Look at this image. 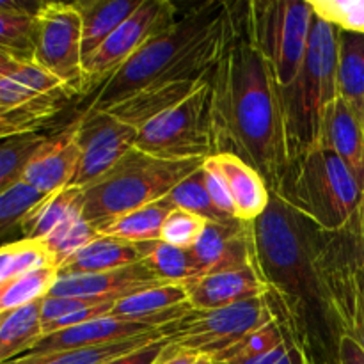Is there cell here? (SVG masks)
I'll return each mask as SVG.
<instances>
[{
	"label": "cell",
	"instance_id": "obj_38",
	"mask_svg": "<svg viewBox=\"0 0 364 364\" xmlns=\"http://www.w3.org/2000/svg\"><path fill=\"white\" fill-rule=\"evenodd\" d=\"M48 196L25 180L16 181L0 192V231L4 237L14 231V228H20Z\"/></svg>",
	"mask_w": 364,
	"mask_h": 364
},
{
	"label": "cell",
	"instance_id": "obj_49",
	"mask_svg": "<svg viewBox=\"0 0 364 364\" xmlns=\"http://www.w3.org/2000/svg\"><path fill=\"white\" fill-rule=\"evenodd\" d=\"M354 235H355V244H358V256H359V262H361L363 269H364V198L361 206H359V212L358 215L354 217Z\"/></svg>",
	"mask_w": 364,
	"mask_h": 364
},
{
	"label": "cell",
	"instance_id": "obj_37",
	"mask_svg": "<svg viewBox=\"0 0 364 364\" xmlns=\"http://www.w3.org/2000/svg\"><path fill=\"white\" fill-rule=\"evenodd\" d=\"M100 237H102L100 231L89 220H85L82 213H77L64 224H60L50 237L43 240V244L48 249L53 263L59 269L71 256L77 255L80 249H84L85 245H89Z\"/></svg>",
	"mask_w": 364,
	"mask_h": 364
},
{
	"label": "cell",
	"instance_id": "obj_10",
	"mask_svg": "<svg viewBox=\"0 0 364 364\" xmlns=\"http://www.w3.org/2000/svg\"><path fill=\"white\" fill-rule=\"evenodd\" d=\"M32 59L57 75L71 95L85 91L82 16L75 4L45 2L39 6Z\"/></svg>",
	"mask_w": 364,
	"mask_h": 364
},
{
	"label": "cell",
	"instance_id": "obj_13",
	"mask_svg": "<svg viewBox=\"0 0 364 364\" xmlns=\"http://www.w3.org/2000/svg\"><path fill=\"white\" fill-rule=\"evenodd\" d=\"M176 21V7L167 0H144L142 6L84 59L85 84L109 80L148 39Z\"/></svg>",
	"mask_w": 364,
	"mask_h": 364
},
{
	"label": "cell",
	"instance_id": "obj_22",
	"mask_svg": "<svg viewBox=\"0 0 364 364\" xmlns=\"http://www.w3.org/2000/svg\"><path fill=\"white\" fill-rule=\"evenodd\" d=\"M318 146L331 149L347 164L364 192V127L341 98L327 109Z\"/></svg>",
	"mask_w": 364,
	"mask_h": 364
},
{
	"label": "cell",
	"instance_id": "obj_14",
	"mask_svg": "<svg viewBox=\"0 0 364 364\" xmlns=\"http://www.w3.org/2000/svg\"><path fill=\"white\" fill-rule=\"evenodd\" d=\"M192 252L201 269V276L256 267L252 223L240 219H231L226 223L208 220L201 238L192 247Z\"/></svg>",
	"mask_w": 364,
	"mask_h": 364
},
{
	"label": "cell",
	"instance_id": "obj_46",
	"mask_svg": "<svg viewBox=\"0 0 364 364\" xmlns=\"http://www.w3.org/2000/svg\"><path fill=\"white\" fill-rule=\"evenodd\" d=\"M336 350L338 364H364L363 347L348 334H338Z\"/></svg>",
	"mask_w": 364,
	"mask_h": 364
},
{
	"label": "cell",
	"instance_id": "obj_7",
	"mask_svg": "<svg viewBox=\"0 0 364 364\" xmlns=\"http://www.w3.org/2000/svg\"><path fill=\"white\" fill-rule=\"evenodd\" d=\"M244 7L251 39L274 68L281 87H290L308 52L315 20L311 4L299 0H256L245 2Z\"/></svg>",
	"mask_w": 364,
	"mask_h": 364
},
{
	"label": "cell",
	"instance_id": "obj_28",
	"mask_svg": "<svg viewBox=\"0 0 364 364\" xmlns=\"http://www.w3.org/2000/svg\"><path fill=\"white\" fill-rule=\"evenodd\" d=\"M176 206L169 199L151 203L148 206L128 212L117 219L110 220L103 228H100V235L103 237L119 238V240L134 242V244H146V242H162V228Z\"/></svg>",
	"mask_w": 364,
	"mask_h": 364
},
{
	"label": "cell",
	"instance_id": "obj_41",
	"mask_svg": "<svg viewBox=\"0 0 364 364\" xmlns=\"http://www.w3.org/2000/svg\"><path fill=\"white\" fill-rule=\"evenodd\" d=\"M315 16L338 31L364 34V0H311Z\"/></svg>",
	"mask_w": 364,
	"mask_h": 364
},
{
	"label": "cell",
	"instance_id": "obj_15",
	"mask_svg": "<svg viewBox=\"0 0 364 364\" xmlns=\"http://www.w3.org/2000/svg\"><path fill=\"white\" fill-rule=\"evenodd\" d=\"M166 281L155 276L148 263L141 262L135 265L123 267L117 270L98 274H70L57 277L48 295L52 297H78L95 299V301H121L124 297L164 287Z\"/></svg>",
	"mask_w": 364,
	"mask_h": 364
},
{
	"label": "cell",
	"instance_id": "obj_48",
	"mask_svg": "<svg viewBox=\"0 0 364 364\" xmlns=\"http://www.w3.org/2000/svg\"><path fill=\"white\" fill-rule=\"evenodd\" d=\"M288 350V343L281 345L279 348L276 350L269 352V354H263V355H256V358H245V359H235V361L226 363V364H276L287 354Z\"/></svg>",
	"mask_w": 364,
	"mask_h": 364
},
{
	"label": "cell",
	"instance_id": "obj_36",
	"mask_svg": "<svg viewBox=\"0 0 364 364\" xmlns=\"http://www.w3.org/2000/svg\"><path fill=\"white\" fill-rule=\"evenodd\" d=\"M144 262L155 272V276L166 283H185L201 276V269L196 262L192 249H181L156 242Z\"/></svg>",
	"mask_w": 364,
	"mask_h": 364
},
{
	"label": "cell",
	"instance_id": "obj_50",
	"mask_svg": "<svg viewBox=\"0 0 364 364\" xmlns=\"http://www.w3.org/2000/svg\"><path fill=\"white\" fill-rule=\"evenodd\" d=\"M194 364H215V363H213V359L208 358V355H201V358H199Z\"/></svg>",
	"mask_w": 364,
	"mask_h": 364
},
{
	"label": "cell",
	"instance_id": "obj_31",
	"mask_svg": "<svg viewBox=\"0 0 364 364\" xmlns=\"http://www.w3.org/2000/svg\"><path fill=\"white\" fill-rule=\"evenodd\" d=\"M63 98L66 96L39 95L23 105L0 112V137L6 139L11 135L38 132L46 121L59 112Z\"/></svg>",
	"mask_w": 364,
	"mask_h": 364
},
{
	"label": "cell",
	"instance_id": "obj_18",
	"mask_svg": "<svg viewBox=\"0 0 364 364\" xmlns=\"http://www.w3.org/2000/svg\"><path fill=\"white\" fill-rule=\"evenodd\" d=\"M80 162L77 139V121L66 130L46 139L25 169L21 180L28 181L45 194H53L70 187Z\"/></svg>",
	"mask_w": 364,
	"mask_h": 364
},
{
	"label": "cell",
	"instance_id": "obj_9",
	"mask_svg": "<svg viewBox=\"0 0 364 364\" xmlns=\"http://www.w3.org/2000/svg\"><path fill=\"white\" fill-rule=\"evenodd\" d=\"M274 318L272 302L267 294L228 308L210 311L192 309L183 318L164 327V336L183 350L215 359Z\"/></svg>",
	"mask_w": 364,
	"mask_h": 364
},
{
	"label": "cell",
	"instance_id": "obj_4",
	"mask_svg": "<svg viewBox=\"0 0 364 364\" xmlns=\"http://www.w3.org/2000/svg\"><path fill=\"white\" fill-rule=\"evenodd\" d=\"M323 233L347 230L358 215L364 192L347 164L331 149L316 146L291 164L277 192Z\"/></svg>",
	"mask_w": 364,
	"mask_h": 364
},
{
	"label": "cell",
	"instance_id": "obj_12",
	"mask_svg": "<svg viewBox=\"0 0 364 364\" xmlns=\"http://www.w3.org/2000/svg\"><path fill=\"white\" fill-rule=\"evenodd\" d=\"M139 130L121 123L105 110L87 109L77 119L80 162L70 187L85 188L105 176L130 149L135 148Z\"/></svg>",
	"mask_w": 364,
	"mask_h": 364
},
{
	"label": "cell",
	"instance_id": "obj_47",
	"mask_svg": "<svg viewBox=\"0 0 364 364\" xmlns=\"http://www.w3.org/2000/svg\"><path fill=\"white\" fill-rule=\"evenodd\" d=\"M199 358H201V355L196 354V352L183 350V348L171 343L155 364H194Z\"/></svg>",
	"mask_w": 364,
	"mask_h": 364
},
{
	"label": "cell",
	"instance_id": "obj_35",
	"mask_svg": "<svg viewBox=\"0 0 364 364\" xmlns=\"http://www.w3.org/2000/svg\"><path fill=\"white\" fill-rule=\"evenodd\" d=\"M57 277H59V269L46 267L0 284V313L43 301L55 284Z\"/></svg>",
	"mask_w": 364,
	"mask_h": 364
},
{
	"label": "cell",
	"instance_id": "obj_32",
	"mask_svg": "<svg viewBox=\"0 0 364 364\" xmlns=\"http://www.w3.org/2000/svg\"><path fill=\"white\" fill-rule=\"evenodd\" d=\"M0 75L13 78L18 84L25 85L38 95H71L66 84L57 75L36 63L34 59L13 55L9 52H2V50H0Z\"/></svg>",
	"mask_w": 364,
	"mask_h": 364
},
{
	"label": "cell",
	"instance_id": "obj_17",
	"mask_svg": "<svg viewBox=\"0 0 364 364\" xmlns=\"http://www.w3.org/2000/svg\"><path fill=\"white\" fill-rule=\"evenodd\" d=\"M155 331L160 329L149 322H142V320H124L112 315H107L102 316V318L92 320V322L82 323V326L57 331V333L52 334H45L23 355L52 354V352L73 350V348L82 347H96V345H105L112 343V341L142 336V334L155 333Z\"/></svg>",
	"mask_w": 364,
	"mask_h": 364
},
{
	"label": "cell",
	"instance_id": "obj_27",
	"mask_svg": "<svg viewBox=\"0 0 364 364\" xmlns=\"http://www.w3.org/2000/svg\"><path fill=\"white\" fill-rule=\"evenodd\" d=\"M164 329L155 331V333L142 334V336L128 338V340L112 341V343L96 345V347H82L73 348V350L52 352V354H38V355H20L2 364H103L112 359L127 355L137 348L146 347L153 341L162 340Z\"/></svg>",
	"mask_w": 364,
	"mask_h": 364
},
{
	"label": "cell",
	"instance_id": "obj_44",
	"mask_svg": "<svg viewBox=\"0 0 364 364\" xmlns=\"http://www.w3.org/2000/svg\"><path fill=\"white\" fill-rule=\"evenodd\" d=\"M36 96H39L38 92L18 84L13 78L0 75V112H7L14 107L23 105V103L34 100Z\"/></svg>",
	"mask_w": 364,
	"mask_h": 364
},
{
	"label": "cell",
	"instance_id": "obj_30",
	"mask_svg": "<svg viewBox=\"0 0 364 364\" xmlns=\"http://www.w3.org/2000/svg\"><path fill=\"white\" fill-rule=\"evenodd\" d=\"M39 6L31 9L28 4L0 0V50L2 52L32 59L36 14H38Z\"/></svg>",
	"mask_w": 364,
	"mask_h": 364
},
{
	"label": "cell",
	"instance_id": "obj_25",
	"mask_svg": "<svg viewBox=\"0 0 364 364\" xmlns=\"http://www.w3.org/2000/svg\"><path fill=\"white\" fill-rule=\"evenodd\" d=\"M338 98L364 127V34L338 31Z\"/></svg>",
	"mask_w": 364,
	"mask_h": 364
},
{
	"label": "cell",
	"instance_id": "obj_19",
	"mask_svg": "<svg viewBox=\"0 0 364 364\" xmlns=\"http://www.w3.org/2000/svg\"><path fill=\"white\" fill-rule=\"evenodd\" d=\"M192 309L183 283H171L121 299L110 315L124 320H142L164 329L183 318Z\"/></svg>",
	"mask_w": 364,
	"mask_h": 364
},
{
	"label": "cell",
	"instance_id": "obj_6",
	"mask_svg": "<svg viewBox=\"0 0 364 364\" xmlns=\"http://www.w3.org/2000/svg\"><path fill=\"white\" fill-rule=\"evenodd\" d=\"M228 7L230 2L224 0L194 4L173 25L148 39L109 80L103 82L89 109L107 110L134 92L155 84L188 46L223 20Z\"/></svg>",
	"mask_w": 364,
	"mask_h": 364
},
{
	"label": "cell",
	"instance_id": "obj_21",
	"mask_svg": "<svg viewBox=\"0 0 364 364\" xmlns=\"http://www.w3.org/2000/svg\"><path fill=\"white\" fill-rule=\"evenodd\" d=\"M208 160L226 180L237 219L245 223L258 219L270 203V191L258 171L231 153H215Z\"/></svg>",
	"mask_w": 364,
	"mask_h": 364
},
{
	"label": "cell",
	"instance_id": "obj_24",
	"mask_svg": "<svg viewBox=\"0 0 364 364\" xmlns=\"http://www.w3.org/2000/svg\"><path fill=\"white\" fill-rule=\"evenodd\" d=\"M144 0H82L75 2L82 16L84 59L95 53L119 25H123Z\"/></svg>",
	"mask_w": 364,
	"mask_h": 364
},
{
	"label": "cell",
	"instance_id": "obj_23",
	"mask_svg": "<svg viewBox=\"0 0 364 364\" xmlns=\"http://www.w3.org/2000/svg\"><path fill=\"white\" fill-rule=\"evenodd\" d=\"M156 242L134 244L112 237H100L71 256L59 267L60 276L70 274H98L123 269L144 262Z\"/></svg>",
	"mask_w": 364,
	"mask_h": 364
},
{
	"label": "cell",
	"instance_id": "obj_40",
	"mask_svg": "<svg viewBox=\"0 0 364 364\" xmlns=\"http://www.w3.org/2000/svg\"><path fill=\"white\" fill-rule=\"evenodd\" d=\"M287 343V338H284L283 327L279 326L277 318H274L272 322L265 323L259 329L252 331L251 334L244 338L242 341H238L237 345H233L231 348L224 350L223 354L217 355L213 359V363H231L235 359H245V358H256V355L269 354V352L276 350L281 345Z\"/></svg>",
	"mask_w": 364,
	"mask_h": 364
},
{
	"label": "cell",
	"instance_id": "obj_29",
	"mask_svg": "<svg viewBox=\"0 0 364 364\" xmlns=\"http://www.w3.org/2000/svg\"><path fill=\"white\" fill-rule=\"evenodd\" d=\"M84 191L77 187H66L50 194L27 219L21 223L20 231L27 240L43 242L53 233L60 224L77 213H82Z\"/></svg>",
	"mask_w": 364,
	"mask_h": 364
},
{
	"label": "cell",
	"instance_id": "obj_1",
	"mask_svg": "<svg viewBox=\"0 0 364 364\" xmlns=\"http://www.w3.org/2000/svg\"><path fill=\"white\" fill-rule=\"evenodd\" d=\"M206 82L215 151L247 162L277 194L291 169L287 107L274 68L249 34L244 4L230 6L226 45Z\"/></svg>",
	"mask_w": 364,
	"mask_h": 364
},
{
	"label": "cell",
	"instance_id": "obj_8",
	"mask_svg": "<svg viewBox=\"0 0 364 364\" xmlns=\"http://www.w3.org/2000/svg\"><path fill=\"white\" fill-rule=\"evenodd\" d=\"M135 148L166 160H206L215 155L208 82L180 105L144 124L139 130Z\"/></svg>",
	"mask_w": 364,
	"mask_h": 364
},
{
	"label": "cell",
	"instance_id": "obj_2",
	"mask_svg": "<svg viewBox=\"0 0 364 364\" xmlns=\"http://www.w3.org/2000/svg\"><path fill=\"white\" fill-rule=\"evenodd\" d=\"M252 233L256 267L269 294L297 316L308 306H318L327 315L322 270L327 233L276 192H270L265 212L252 220Z\"/></svg>",
	"mask_w": 364,
	"mask_h": 364
},
{
	"label": "cell",
	"instance_id": "obj_43",
	"mask_svg": "<svg viewBox=\"0 0 364 364\" xmlns=\"http://www.w3.org/2000/svg\"><path fill=\"white\" fill-rule=\"evenodd\" d=\"M203 169H205L206 188H208V194L210 198H212L213 205H215L220 212L226 213V215L237 217L235 215V203L233 199H231L230 188H228L226 180H224L223 174L219 173V169H217L208 159L203 164Z\"/></svg>",
	"mask_w": 364,
	"mask_h": 364
},
{
	"label": "cell",
	"instance_id": "obj_26",
	"mask_svg": "<svg viewBox=\"0 0 364 364\" xmlns=\"http://www.w3.org/2000/svg\"><path fill=\"white\" fill-rule=\"evenodd\" d=\"M43 301L0 313V363L27 354L43 336Z\"/></svg>",
	"mask_w": 364,
	"mask_h": 364
},
{
	"label": "cell",
	"instance_id": "obj_11",
	"mask_svg": "<svg viewBox=\"0 0 364 364\" xmlns=\"http://www.w3.org/2000/svg\"><path fill=\"white\" fill-rule=\"evenodd\" d=\"M323 249V283L327 291V313L340 329L364 350V269L355 245L345 251L341 242L327 244Z\"/></svg>",
	"mask_w": 364,
	"mask_h": 364
},
{
	"label": "cell",
	"instance_id": "obj_20",
	"mask_svg": "<svg viewBox=\"0 0 364 364\" xmlns=\"http://www.w3.org/2000/svg\"><path fill=\"white\" fill-rule=\"evenodd\" d=\"M206 80L169 82V84H151L141 91L134 92L123 102L116 103L105 112L119 119L128 127L141 130L149 121L156 119L167 110L174 109L181 102L194 95Z\"/></svg>",
	"mask_w": 364,
	"mask_h": 364
},
{
	"label": "cell",
	"instance_id": "obj_3",
	"mask_svg": "<svg viewBox=\"0 0 364 364\" xmlns=\"http://www.w3.org/2000/svg\"><path fill=\"white\" fill-rule=\"evenodd\" d=\"M203 164V159L166 160L130 149L105 176L82 188V215L100 231L124 213L166 199Z\"/></svg>",
	"mask_w": 364,
	"mask_h": 364
},
{
	"label": "cell",
	"instance_id": "obj_34",
	"mask_svg": "<svg viewBox=\"0 0 364 364\" xmlns=\"http://www.w3.org/2000/svg\"><path fill=\"white\" fill-rule=\"evenodd\" d=\"M46 267H55V263L43 242L27 238L7 242L0 251V284Z\"/></svg>",
	"mask_w": 364,
	"mask_h": 364
},
{
	"label": "cell",
	"instance_id": "obj_42",
	"mask_svg": "<svg viewBox=\"0 0 364 364\" xmlns=\"http://www.w3.org/2000/svg\"><path fill=\"white\" fill-rule=\"evenodd\" d=\"M208 220L187 210L174 208L167 215L162 228V242L164 244L174 245L181 249H192L201 238Z\"/></svg>",
	"mask_w": 364,
	"mask_h": 364
},
{
	"label": "cell",
	"instance_id": "obj_39",
	"mask_svg": "<svg viewBox=\"0 0 364 364\" xmlns=\"http://www.w3.org/2000/svg\"><path fill=\"white\" fill-rule=\"evenodd\" d=\"M171 203L176 208L187 210V212L196 213V215L203 217L206 220H213V223H226V220L237 219V217H230L226 213L220 212L215 205H213L212 198L208 194L205 181V169L196 171L188 178H185L169 196H167Z\"/></svg>",
	"mask_w": 364,
	"mask_h": 364
},
{
	"label": "cell",
	"instance_id": "obj_16",
	"mask_svg": "<svg viewBox=\"0 0 364 364\" xmlns=\"http://www.w3.org/2000/svg\"><path fill=\"white\" fill-rule=\"evenodd\" d=\"M183 287L188 302L198 311L228 308L269 294V287L256 267L205 274L185 281Z\"/></svg>",
	"mask_w": 364,
	"mask_h": 364
},
{
	"label": "cell",
	"instance_id": "obj_5",
	"mask_svg": "<svg viewBox=\"0 0 364 364\" xmlns=\"http://www.w3.org/2000/svg\"><path fill=\"white\" fill-rule=\"evenodd\" d=\"M283 96L294 164L320 144L323 117L338 98V28L322 18L313 20L304 63Z\"/></svg>",
	"mask_w": 364,
	"mask_h": 364
},
{
	"label": "cell",
	"instance_id": "obj_51",
	"mask_svg": "<svg viewBox=\"0 0 364 364\" xmlns=\"http://www.w3.org/2000/svg\"><path fill=\"white\" fill-rule=\"evenodd\" d=\"M215 364H224V363H215Z\"/></svg>",
	"mask_w": 364,
	"mask_h": 364
},
{
	"label": "cell",
	"instance_id": "obj_33",
	"mask_svg": "<svg viewBox=\"0 0 364 364\" xmlns=\"http://www.w3.org/2000/svg\"><path fill=\"white\" fill-rule=\"evenodd\" d=\"M46 135L39 132L11 135L2 139L0 148V192L6 191L13 183L23 178L25 169L28 167L36 153L46 142Z\"/></svg>",
	"mask_w": 364,
	"mask_h": 364
},
{
	"label": "cell",
	"instance_id": "obj_45",
	"mask_svg": "<svg viewBox=\"0 0 364 364\" xmlns=\"http://www.w3.org/2000/svg\"><path fill=\"white\" fill-rule=\"evenodd\" d=\"M169 345L171 341L167 338H162V340L153 341V343L146 345V347L137 348V350L130 352V354L121 355V358H116L103 364H155Z\"/></svg>",
	"mask_w": 364,
	"mask_h": 364
}]
</instances>
